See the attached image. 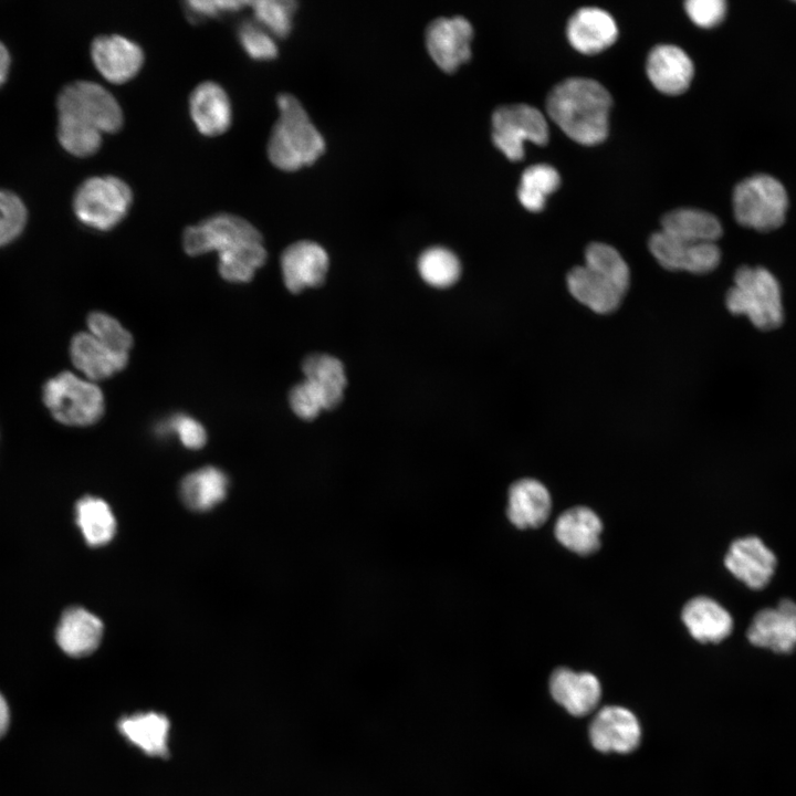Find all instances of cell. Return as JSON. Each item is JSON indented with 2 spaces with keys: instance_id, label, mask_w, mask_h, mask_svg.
I'll return each mask as SVG.
<instances>
[{
  "instance_id": "cell-1",
  "label": "cell",
  "mask_w": 796,
  "mask_h": 796,
  "mask_svg": "<svg viewBox=\"0 0 796 796\" xmlns=\"http://www.w3.org/2000/svg\"><path fill=\"white\" fill-rule=\"evenodd\" d=\"M611 107L609 92L597 81L569 77L549 92L546 111L551 119L573 140L596 145L608 134Z\"/></svg>"
},
{
  "instance_id": "cell-2",
  "label": "cell",
  "mask_w": 796,
  "mask_h": 796,
  "mask_svg": "<svg viewBox=\"0 0 796 796\" xmlns=\"http://www.w3.org/2000/svg\"><path fill=\"white\" fill-rule=\"evenodd\" d=\"M276 105L279 118L268 143L269 159L285 171L313 164L325 150L323 136L295 96L280 94Z\"/></svg>"
},
{
  "instance_id": "cell-3",
  "label": "cell",
  "mask_w": 796,
  "mask_h": 796,
  "mask_svg": "<svg viewBox=\"0 0 796 796\" xmlns=\"http://www.w3.org/2000/svg\"><path fill=\"white\" fill-rule=\"evenodd\" d=\"M725 304L732 314L747 316L763 331L778 327L784 318L779 283L762 266L743 265L736 270Z\"/></svg>"
},
{
  "instance_id": "cell-4",
  "label": "cell",
  "mask_w": 796,
  "mask_h": 796,
  "mask_svg": "<svg viewBox=\"0 0 796 796\" xmlns=\"http://www.w3.org/2000/svg\"><path fill=\"white\" fill-rule=\"evenodd\" d=\"M43 401L54 419L67 426H91L105 411L100 387L71 371H62L45 383Z\"/></svg>"
},
{
  "instance_id": "cell-5",
  "label": "cell",
  "mask_w": 796,
  "mask_h": 796,
  "mask_svg": "<svg viewBox=\"0 0 796 796\" xmlns=\"http://www.w3.org/2000/svg\"><path fill=\"white\" fill-rule=\"evenodd\" d=\"M57 118L94 128L103 133H116L123 126V111L117 100L102 85L91 81H75L66 85L57 96Z\"/></svg>"
},
{
  "instance_id": "cell-6",
  "label": "cell",
  "mask_w": 796,
  "mask_h": 796,
  "mask_svg": "<svg viewBox=\"0 0 796 796\" xmlns=\"http://www.w3.org/2000/svg\"><path fill=\"white\" fill-rule=\"evenodd\" d=\"M132 202V189L124 180L115 176H95L77 188L73 210L83 224L108 231L125 218Z\"/></svg>"
},
{
  "instance_id": "cell-7",
  "label": "cell",
  "mask_w": 796,
  "mask_h": 796,
  "mask_svg": "<svg viewBox=\"0 0 796 796\" xmlns=\"http://www.w3.org/2000/svg\"><path fill=\"white\" fill-rule=\"evenodd\" d=\"M788 197L784 186L768 175H755L736 185L733 209L737 222L757 231L779 228L786 217Z\"/></svg>"
},
{
  "instance_id": "cell-8",
  "label": "cell",
  "mask_w": 796,
  "mask_h": 796,
  "mask_svg": "<svg viewBox=\"0 0 796 796\" xmlns=\"http://www.w3.org/2000/svg\"><path fill=\"white\" fill-rule=\"evenodd\" d=\"M548 136L546 118L534 106L503 105L493 112L492 142L512 161L523 158L525 142L545 145Z\"/></svg>"
},
{
  "instance_id": "cell-9",
  "label": "cell",
  "mask_w": 796,
  "mask_h": 796,
  "mask_svg": "<svg viewBox=\"0 0 796 796\" xmlns=\"http://www.w3.org/2000/svg\"><path fill=\"white\" fill-rule=\"evenodd\" d=\"M262 240L259 230L245 219L219 213L184 231L182 247L189 255H200L210 251L218 253L238 244Z\"/></svg>"
},
{
  "instance_id": "cell-10",
  "label": "cell",
  "mask_w": 796,
  "mask_h": 796,
  "mask_svg": "<svg viewBox=\"0 0 796 796\" xmlns=\"http://www.w3.org/2000/svg\"><path fill=\"white\" fill-rule=\"evenodd\" d=\"M648 247L658 263L670 271L703 274L713 271L721 260L715 242L683 241L662 231L649 238Z\"/></svg>"
},
{
  "instance_id": "cell-11",
  "label": "cell",
  "mask_w": 796,
  "mask_h": 796,
  "mask_svg": "<svg viewBox=\"0 0 796 796\" xmlns=\"http://www.w3.org/2000/svg\"><path fill=\"white\" fill-rule=\"evenodd\" d=\"M472 36V25L464 17H439L426 29V45L433 62L451 73L470 59Z\"/></svg>"
},
{
  "instance_id": "cell-12",
  "label": "cell",
  "mask_w": 796,
  "mask_h": 796,
  "mask_svg": "<svg viewBox=\"0 0 796 796\" xmlns=\"http://www.w3.org/2000/svg\"><path fill=\"white\" fill-rule=\"evenodd\" d=\"M591 745L604 753H629L640 743L641 729L637 716L618 705L601 708L589 725Z\"/></svg>"
},
{
  "instance_id": "cell-13",
  "label": "cell",
  "mask_w": 796,
  "mask_h": 796,
  "mask_svg": "<svg viewBox=\"0 0 796 796\" xmlns=\"http://www.w3.org/2000/svg\"><path fill=\"white\" fill-rule=\"evenodd\" d=\"M727 570L751 589L768 585L776 568L775 554L760 537L745 536L735 540L724 558Z\"/></svg>"
},
{
  "instance_id": "cell-14",
  "label": "cell",
  "mask_w": 796,
  "mask_h": 796,
  "mask_svg": "<svg viewBox=\"0 0 796 796\" xmlns=\"http://www.w3.org/2000/svg\"><path fill=\"white\" fill-rule=\"evenodd\" d=\"M91 56L102 76L115 84L132 80L144 63L143 49L119 34L96 36L91 44Z\"/></svg>"
},
{
  "instance_id": "cell-15",
  "label": "cell",
  "mask_w": 796,
  "mask_h": 796,
  "mask_svg": "<svg viewBox=\"0 0 796 796\" xmlns=\"http://www.w3.org/2000/svg\"><path fill=\"white\" fill-rule=\"evenodd\" d=\"M747 639L776 653L792 652L796 648V603L784 599L774 608L758 611L748 627Z\"/></svg>"
},
{
  "instance_id": "cell-16",
  "label": "cell",
  "mask_w": 796,
  "mask_h": 796,
  "mask_svg": "<svg viewBox=\"0 0 796 796\" xmlns=\"http://www.w3.org/2000/svg\"><path fill=\"white\" fill-rule=\"evenodd\" d=\"M281 269L287 290L297 293L323 283L328 269V255L315 242L297 241L283 251Z\"/></svg>"
},
{
  "instance_id": "cell-17",
  "label": "cell",
  "mask_w": 796,
  "mask_h": 796,
  "mask_svg": "<svg viewBox=\"0 0 796 796\" xmlns=\"http://www.w3.org/2000/svg\"><path fill=\"white\" fill-rule=\"evenodd\" d=\"M646 70L654 87L669 95L688 90L694 73L690 56L673 44L654 46L648 54Z\"/></svg>"
},
{
  "instance_id": "cell-18",
  "label": "cell",
  "mask_w": 796,
  "mask_h": 796,
  "mask_svg": "<svg viewBox=\"0 0 796 796\" xmlns=\"http://www.w3.org/2000/svg\"><path fill=\"white\" fill-rule=\"evenodd\" d=\"M566 34L577 51L595 54L610 46L618 36L614 18L604 9L584 7L568 20Z\"/></svg>"
},
{
  "instance_id": "cell-19",
  "label": "cell",
  "mask_w": 796,
  "mask_h": 796,
  "mask_svg": "<svg viewBox=\"0 0 796 796\" xmlns=\"http://www.w3.org/2000/svg\"><path fill=\"white\" fill-rule=\"evenodd\" d=\"M549 690L553 699L575 716L590 713L601 696L599 680L593 673L568 668H558L552 673Z\"/></svg>"
},
{
  "instance_id": "cell-20",
  "label": "cell",
  "mask_w": 796,
  "mask_h": 796,
  "mask_svg": "<svg viewBox=\"0 0 796 796\" xmlns=\"http://www.w3.org/2000/svg\"><path fill=\"white\" fill-rule=\"evenodd\" d=\"M70 354L75 368L91 381L103 380L122 371L129 357L128 354L111 349L90 332H80L73 336Z\"/></svg>"
},
{
  "instance_id": "cell-21",
  "label": "cell",
  "mask_w": 796,
  "mask_h": 796,
  "mask_svg": "<svg viewBox=\"0 0 796 796\" xmlns=\"http://www.w3.org/2000/svg\"><path fill=\"white\" fill-rule=\"evenodd\" d=\"M189 113L197 129L205 136L220 135L231 124L229 96L213 81H205L193 88L189 97Z\"/></svg>"
},
{
  "instance_id": "cell-22",
  "label": "cell",
  "mask_w": 796,
  "mask_h": 796,
  "mask_svg": "<svg viewBox=\"0 0 796 796\" xmlns=\"http://www.w3.org/2000/svg\"><path fill=\"white\" fill-rule=\"evenodd\" d=\"M551 506L547 489L535 479H520L509 489L506 516L517 528L538 527L547 520Z\"/></svg>"
},
{
  "instance_id": "cell-23",
  "label": "cell",
  "mask_w": 796,
  "mask_h": 796,
  "mask_svg": "<svg viewBox=\"0 0 796 796\" xmlns=\"http://www.w3.org/2000/svg\"><path fill=\"white\" fill-rule=\"evenodd\" d=\"M103 624L95 615L81 607L66 609L56 629V641L69 656L83 657L98 647Z\"/></svg>"
},
{
  "instance_id": "cell-24",
  "label": "cell",
  "mask_w": 796,
  "mask_h": 796,
  "mask_svg": "<svg viewBox=\"0 0 796 796\" xmlns=\"http://www.w3.org/2000/svg\"><path fill=\"white\" fill-rule=\"evenodd\" d=\"M569 293L582 304L598 314L617 310L625 293L586 265L574 266L566 275Z\"/></svg>"
},
{
  "instance_id": "cell-25",
  "label": "cell",
  "mask_w": 796,
  "mask_h": 796,
  "mask_svg": "<svg viewBox=\"0 0 796 796\" xmlns=\"http://www.w3.org/2000/svg\"><path fill=\"white\" fill-rule=\"evenodd\" d=\"M689 632L700 642H720L733 629L730 612L718 601L700 596L689 600L682 610Z\"/></svg>"
},
{
  "instance_id": "cell-26",
  "label": "cell",
  "mask_w": 796,
  "mask_h": 796,
  "mask_svg": "<svg viewBox=\"0 0 796 796\" xmlns=\"http://www.w3.org/2000/svg\"><path fill=\"white\" fill-rule=\"evenodd\" d=\"M601 530L600 519L585 506H576L563 512L554 527L558 542L580 555L598 549Z\"/></svg>"
},
{
  "instance_id": "cell-27",
  "label": "cell",
  "mask_w": 796,
  "mask_h": 796,
  "mask_svg": "<svg viewBox=\"0 0 796 796\" xmlns=\"http://www.w3.org/2000/svg\"><path fill=\"white\" fill-rule=\"evenodd\" d=\"M305 379L320 395L324 408L333 409L343 399L346 376L343 364L327 354L307 356L302 365Z\"/></svg>"
},
{
  "instance_id": "cell-28",
  "label": "cell",
  "mask_w": 796,
  "mask_h": 796,
  "mask_svg": "<svg viewBox=\"0 0 796 796\" xmlns=\"http://www.w3.org/2000/svg\"><path fill=\"white\" fill-rule=\"evenodd\" d=\"M661 231L689 242H715L723 232L719 219L704 210L679 208L661 219Z\"/></svg>"
},
{
  "instance_id": "cell-29",
  "label": "cell",
  "mask_w": 796,
  "mask_h": 796,
  "mask_svg": "<svg viewBox=\"0 0 796 796\" xmlns=\"http://www.w3.org/2000/svg\"><path fill=\"white\" fill-rule=\"evenodd\" d=\"M228 484L223 471L214 467H206L184 479L180 493L185 504L190 509L208 511L224 499Z\"/></svg>"
},
{
  "instance_id": "cell-30",
  "label": "cell",
  "mask_w": 796,
  "mask_h": 796,
  "mask_svg": "<svg viewBox=\"0 0 796 796\" xmlns=\"http://www.w3.org/2000/svg\"><path fill=\"white\" fill-rule=\"evenodd\" d=\"M119 730L126 739L149 755H167L169 722L165 715L155 712L134 714L119 722Z\"/></svg>"
},
{
  "instance_id": "cell-31",
  "label": "cell",
  "mask_w": 796,
  "mask_h": 796,
  "mask_svg": "<svg viewBox=\"0 0 796 796\" xmlns=\"http://www.w3.org/2000/svg\"><path fill=\"white\" fill-rule=\"evenodd\" d=\"M76 523L91 546H103L116 532V520L109 505L100 498L85 496L75 507Z\"/></svg>"
},
{
  "instance_id": "cell-32",
  "label": "cell",
  "mask_w": 796,
  "mask_h": 796,
  "mask_svg": "<svg viewBox=\"0 0 796 796\" xmlns=\"http://www.w3.org/2000/svg\"><path fill=\"white\" fill-rule=\"evenodd\" d=\"M218 270L222 279L232 283H247L266 259L262 240L248 241L218 253Z\"/></svg>"
},
{
  "instance_id": "cell-33",
  "label": "cell",
  "mask_w": 796,
  "mask_h": 796,
  "mask_svg": "<svg viewBox=\"0 0 796 796\" xmlns=\"http://www.w3.org/2000/svg\"><path fill=\"white\" fill-rule=\"evenodd\" d=\"M561 185L558 171L548 164H535L527 167L522 176L517 189L521 205L528 211H541L546 197Z\"/></svg>"
},
{
  "instance_id": "cell-34",
  "label": "cell",
  "mask_w": 796,
  "mask_h": 796,
  "mask_svg": "<svg viewBox=\"0 0 796 796\" xmlns=\"http://www.w3.org/2000/svg\"><path fill=\"white\" fill-rule=\"evenodd\" d=\"M420 276L434 287H448L454 284L461 273V264L457 255L447 248L431 247L418 259Z\"/></svg>"
},
{
  "instance_id": "cell-35",
  "label": "cell",
  "mask_w": 796,
  "mask_h": 796,
  "mask_svg": "<svg viewBox=\"0 0 796 796\" xmlns=\"http://www.w3.org/2000/svg\"><path fill=\"white\" fill-rule=\"evenodd\" d=\"M584 265L607 279L626 294L630 281L629 268L614 247L603 242L590 243L585 250Z\"/></svg>"
},
{
  "instance_id": "cell-36",
  "label": "cell",
  "mask_w": 796,
  "mask_h": 796,
  "mask_svg": "<svg viewBox=\"0 0 796 796\" xmlns=\"http://www.w3.org/2000/svg\"><path fill=\"white\" fill-rule=\"evenodd\" d=\"M259 23L276 36H286L292 29L296 2L292 0H258L250 2Z\"/></svg>"
},
{
  "instance_id": "cell-37",
  "label": "cell",
  "mask_w": 796,
  "mask_h": 796,
  "mask_svg": "<svg viewBox=\"0 0 796 796\" xmlns=\"http://www.w3.org/2000/svg\"><path fill=\"white\" fill-rule=\"evenodd\" d=\"M57 138L67 153L77 157L95 154L102 144L100 130L65 119H57Z\"/></svg>"
},
{
  "instance_id": "cell-38",
  "label": "cell",
  "mask_w": 796,
  "mask_h": 796,
  "mask_svg": "<svg viewBox=\"0 0 796 796\" xmlns=\"http://www.w3.org/2000/svg\"><path fill=\"white\" fill-rule=\"evenodd\" d=\"M87 332L111 349L129 354L133 336L115 317L103 312H92L87 317Z\"/></svg>"
},
{
  "instance_id": "cell-39",
  "label": "cell",
  "mask_w": 796,
  "mask_h": 796,
  "mask_svg": "<svg viewBox=\"0 0 796 796\" xmlns=\"http://www.w3.org/2000/svg\"><path fill=\"white\" fill-rule=\"evenodd\" d=\"M27 208L14 192L0 189V247L14 240L24 229Z\"/></svg>"
},
{
  "instance_id": "cell-40",
  "label": "cell",
  "mask_w": 796,
  "mask_h": 796,
  "mask_svg": "<svg viewBox=\"0 0 796 796\" xmlns=\"http://www.w3.org/2000/svg\"><path fill=\"white\" fill-rule=\"evenodd\" d=\"M237 34L242 49L251 59L266 61L277 55L274 39L255 22L250 20L241 22Z\"/></svg>"
},
{
  "instance_id": "cell-41",
  "label": "cell",
  "mask_w": 796,
  "mask_h": 796,
  "mask_svg": "<svg viewBox=\"0 0 796 796\" xmlns=\"http://www.w3.org/2000/svg\"><path fill=\"white\" fill-rule=\"evenodd\" d=\"M158 431L160 434L175 433L184 447L190 450L201 449L207 441L203 426L195 418L177 413L163 421Z\"/></svg>"
},
{
  "instance_id": "cell-42",
  "label": "cell",
  "mask_w": 796,
  "mask_h": 796,
  "mask_svg": "<svg viewBox=\"0 0 796 796\" xmlns=\"http://www.w3.org/2000/svg\"><path fill=\"white\" fill-rule=\"evenodd\" d=\"M293 412L304 420H312L325 409L316 390L306 380L295 385L289 396Z\"/></svg>"
},
{
  "instance_id": "cell-43",
  "label": "cell",
  "mask_w": 796,
  "mask_h": 796,
  "mask_svg": "<svg viewBox=\"0 0 796 796\" xmlns=\"http://www.w3.org/2000/svg\"><path fill=\"white\" fill-rule=\"evenodd\" d=\"M684 7L690 19L702 28L718 25L726 14V3L723 0H688Z\"/></svg>"
},
{
  "instance_id": "cell-44",
  "label": "cell",
  "mask_w": 796,
  "mask_h": 796,
  "mask_svg": "<svg viewBox=\"0 0 796 796\" xmlns=\"http://www.w3.org/2000/svg\"><path fill=\"white\" fill-rule=\"evenodd\" d=\"M244 6H250L248 1H199L192 0L185 2L187 15L195 22L206 18L218 17L222 12L238 11Z\"/></svg>"
},
{
  "instance_id": "cell-45",
  "label": "cell",
  "mask_w": 796,
  "mask_h": 796,
  "mask_svg": "<svg viewBox=\"0 0 796 796\" xmlns=\"http://www.w3.org/2000/svg\"><path fill=\"white\" fill-rule=\"evenodd\" d=\"M10 53L0 41V86L6 82L10 69Z\"/></svg>"
},
{
  "instance_id": "cell-46",
  "label": "cell",
  "mask_w": 796,
  "mask_h": 796,
  "mask_svg": "<svg viewBox=\"0 0 796 796\" xmlns=\"http://www.w3.org/2000/svg\"><path fill=\"white\" fill-rule=\"evenodd\" d=\"M10 721L8 704L0 693V737L7 732Z\"/></svg>"
}]
</instances>
